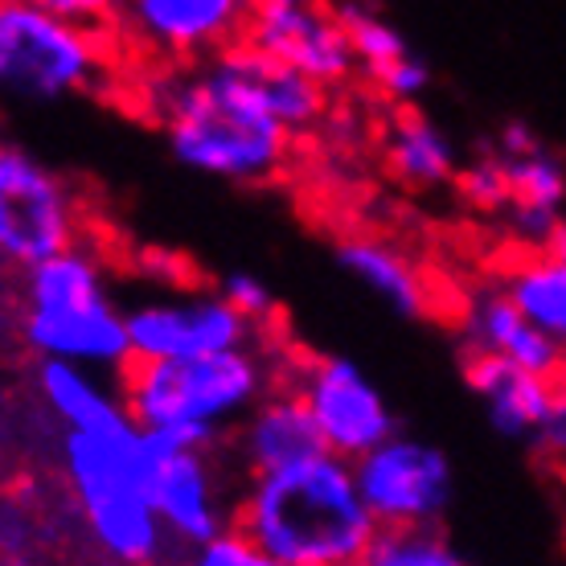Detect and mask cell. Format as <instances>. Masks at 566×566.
<instances>
[{"mask_svg":"<svg viewBox=\"0 0 566 566\" xmlns=\"http://www.w3.org/2000/svg\"><path fill=\"white\" fill-rule=\"evenodd\" d=\"M124 325H128V354L136 361H172V357L239 349V345L255 340L259 328L230 308L218 292L144 300L124 312Z\"/></svg>","mask_w":566,"mask_h":566,"instance_id":"11","label":"cell"},{"mask_svg":"<svg viewBox=\"0 0 566 566\" xmlns=\"http://www.w3.org/2000/svg\"><path fill=\"white\" fill-rule=\"evenodd\" d=\"M382 160H386V172L402 189H419V193L452 185L455 169H460V153H455L452 136L439 128L436 119L415 112V107H407L386 128Z\"/></svg>","mask_w":566,"mask_h":566,"instance_id":"19","label":"cell"},{"mask_svg":"<svg viewBox=\"0 0 566 566\" xmlns=\"http://www.w3.org/2000/svg\"><path fill=\"white\" fill-rule=\"evenodd\" d=\"M181 566H280L271 554H263L255 542L242 534L239 525H222L210 538L185 546Z\"/></svg>","mask_w":566,"mask_h":566,"instance_id":"26","label":"cell"},{"mask_svg":"<svg viewBox=\"0 0 566 566\" xmlns=\"http://www.w3.org/2000/svg\"><path fill=\"white\" fill-rule=\"evenodd\" d=\"M280 4H308V0H251V9H280Z\"/></svg>","mask_w":566,"mask_h":566,"instance_id":"30","label":"cell"},{"mask_svg":"<svg viewBox=\"0 0 566 566\" xmlns=\"http://www.w3.org/2000/svg\"><path fill=\"white\" fill-rule=\"evenodd\" d=\"M33 4L95 29H115V13H119V0H33Z\"/></svg>","mask_w":566,"mask_h":566,"instance_id":"28","label":"cell"},{"mask_svg":"<svg viewBox=\"0 0 566 566\" xmlns=\"http://www.w3.org/2000/svg\"><path fill=\"white\" fill-rule=\"evenodd\" d=\"M460 337H464L468 354L505 357L513 366L530 369V374H546V378L563 374V340L546 337L542 328L530 325L505 300L501 287H481L468 296L464 316H460Z\"/></svg>","mask_w":566,"mask_h":566,"instance_id":"15","label":"cell"},{"mask_svg":"<svg viewBox=\"0 0 566 566\" xmlns=\"http://www.w3.org/2000/svg\"><path fill=\"white\" fill-rule=\"evenodd\" d=\"M218 296L227 300L239 316H247L251 325H263V321H271V316L280 312V300H275V292L259 280L255 271H230V275H222V283H218Z\"/></svg>","mask_w":566,"mask_h":566,"instance_id":"27","label":"cell"},{"mask_svg":"<svg viewBox=\"0 0 566 566\" xmlns=\"http://www.w3.org/2000/svg\"><path fill=\"white\" fill-rule=\"evenodd\" d=\"M333 13L345 25L357 71L398 107H415L431 91V66L415 54L402 29L374 4V0H333Z\"/></svg>","mask_w":566,"mask_h":566,"instance_id":"14","label":"cell"},{"mask_svg":"<svg viewBox=\"0 0 566 566\" xmlns=\"http://www.w3.org/2000/svg\"><path fill=\"white\" fill-rule=\"evenodd\" d=\"M452 185L460 189V198L481 213H501L510 206V181H505V165H501L496 153H484L476 160L460 165Z\"/></svg>","mask_w":566,"mask_h":566,"instance_id":"25","label":"cell"},{"mask_svg":"<svg viewBox=\"0 0 566 566\" xmlns=\"http://www.w3.org/2000/svg\"><path fill=\"white\" fill-rule=\"evenodd\" d=\"M230 525L280 566H357L378 534L354 464L333 452L255 472L242 484Z\"/></svg>","mask_w":566,"mask_h":566,"instance_id":"2","label":"cell"},{"mask_svg":"<svg viewBox=\"0 0 566 566\" xmlns=\"http://www.w3.org/2000/svg\"><path fill=\"white\" fill-rule=\"evenodd\" d=\"M38 386H42L50 411L66 423V431H99V427L128 423L124 398L112 395V390L99 382V369L42 357Z\"/></svg>","mask_w":566,"mask_h":566,"instance_id":"20","label":"cell"},{"mask_svg":"<svg viewBox=\"0 0 566 566\" xmlns=\"http://www.w3.org/2000/svg\"><path fill=\"white\" fill-rule=\"evenodd\" d=\"M501 292L546 337H566V259L563 251H530L505 271Z\"/></svg>","mask_w":566,"mask_h":566,"instance_id":"21","label":"cell"},{"mask_svg":"<svg viewBox=\"0 0 566 566\" xmlns=\"http://www.w3.org/2000/svg\"><path fill=\"white\" fill-rule=\"evenodd\" d=\"M148 103L169 153L189 172L255 185L287 165L292 132L259 99L242 42L198 57V66L160 74L148 86Z\"/></svg>","mask_w":566,"mask_h":566,"instance_id":"1","label":"cell"},{"mask_svg":"<svg viewBox=\"0 0 566 566\" xmlns=\"http://www.w3.org/2000/svg\"><path fill=\"white\" fill-rule=\"evenodd\" d=\"M247 17L251 0H119L115 29L169 62H198L242 42Z\"/></svg>","mask_w":566,"mask_h":566,"instance_id":"13","label":"cell"},{"mask_svg":"<svg viewBox=\"0 0 566 566\" xmlns=\"http://www.w3.org/2000/svg\"><path fill=\"white\" fill-rule=\"evenodd\" d=\"M510 181V206H538V210H563L566 201V172L554 148L542 140H530L525 148L496 153Z\"/></svg>","mask_w":566,"mask_h":566,"instance_id":"23","label":"cell"},{"mask_svg":"<svg viewBox=\"0 0 566 566\" xmlns=\"http://www.w3.org/2000/svg\"><path fill=\"white\" fill-rule=\"evenodd\" d=\"M112 29L57 17L33 0H0V95L29 107L91 95L107 78Z\"/></svg>","mask_w":566,"mask_h":566,"instance_id":"6","label":"cell"},{"mask_svg":"<svg viewBox=\"0 0 566 566\" xmlns=\"http://www.w3.org/2000/svg\"><path fill=\"white\" fill-rule=\"evenodd\" d=\"M25 340L38 357L86 369L128 366V325L112 300L107 271L78 242L25 268Z\"/></svg>","mask_w":566,"mask_h":566,"instance_id":"5","label":"cell"},{"mask_svg":"<svg viewBox=\"0 0 566 566\" xmlns=\"http://www.w3.org/2000/svg\"><path fill=\"white\" fill-rule=\"evenodd\" d=\"M354 464L357 493L366 501L378 530L439 525L452 505V460L419 436L390 431L382 443L361 452Z\"/></svg>","mask_w":566,"mask_h":566,"instance_id":"8","label":"cell"},{"mask_svg":"<svg viewBox=\"0 0 566 566\" xmlns=\"http://www.w3.org/2000/svg\"><path fill=\"white\" fill-rule=\"evenodd\" d=\"M468 386L484 402L489 423L501 436L525 439V443L546 423V415L566 402L558 378L530 374V369L493 354H468Z\"/></svg>","mask_w":566,"mask_h":566,"instance_id":"16","label":"cell"},{"mask_svg":"<svg viewBox=\"0 0 566 566\" xmlns=\"http://www.w3.org/2000/svg\"><path fill=\"white\" fill-rule=\"evenodd\" d=\"M357 566H468L439 525L378 530Z\"/></svg>","mask_w":566,"mask_h":566,"instance_id":"24","label":"cell"},{"mask_svg":"<svg viewBox=\"0 0 566 566\" xmlns=\"http://www.w3.org/2000/svg\"><path fill=\"white\" fill-rule=\"evenodd\" d=\"M287 386L316 423L325 452L357 460L395 431V411L366 369L340 354H312L292 366Z\"/></svg>","mask_w":566,"mask_h":566,"instance_id":"9","label":"cell"},{"mask_svg":"<svg viewBox=\"0 0 566 566\" xmlns=\"http://www.w3.org/2000/svg\"><path fill=\"white\" fill-rule=\"evenodd\" d=\"M242 42L259 50V54L275 57L283 66L300 71L312 83L340 86L357 74L354 50L345 38L340 17L325 0H308V4H280V9H251Z\"/></svg>","mask_w":566,"mask_h":566,"instance_id":"12","label":"cell"},{"mask_svg":"<svg viewBox=\"0 0 566 566\" xmlns=\"http://www.w3.org/2000/svg\"><path fill=\"white\" fill-rule=\"evenodd\" d=\"M153 566H181V558H169V554H165V558H156Z\"/></svg>","mask_w":566,"mask_h":566,"instance_id":"31","label":"cell"},{"mask_svg":"<svg viewBox=\"0 0 566 566\" xmlns=\"http://www.w3.org/2000/svg\"><path fill=\"white\" fill-rule=\"evenodd\" d=\"M275 386V369L255 345L222 349L206 357L136 361L119 369L124 411L140 431L172 443L213 448L234 431L242 415Z\"/></svg>","mask_w":566,"mask_h":566,"instance_id":"3","label":"cell"},{"mask_svg":"<svg viewBox=\"0 0 566 566\" xmlns=\"http://www.w3.org/2000/svg\"><path fill=\"white\" fill-rule=\"evenodd\" d=\"M337 263L345 275H354L369 296H378L398 316H423L427 312V280L402 247L374 234H354L337 247Z\"/></svg>","mask_w":566,"mask_h":566,"instance_id":"18","label":"cell"},{"mask_svg":"<svg viewBox=\"0 0 566 566\" xmlns=\"http://www.w3.org/2000/svg\"><path fill=\"white\" fill-rule=\"evenodd\" d=\"M0 268H4V259H0Z\"/></svg>","mask_w":566,"mask_h":566,"instance_id":"32","label":"cell"},{"mask_svg":"<svg viewBox=\"0 0 566 566\" xmlns=\"http://www.w3.org/2000/svg\"><path fill=\"white\" fill-rule=\"evenodd\" d=\"M62 468L91 538L112 563L153 566L169 554L148 496V439L132 419L99 431H66Z\"/></svg>","mask_w":566,"mask_h":566,"instance_id":"4","label":"cell"},{"mask_svg":"<svg viewBox=\"0 0 566 566\" xmlns=\"http://www.w3.org/2000/svg\"><path fill=\"white\" fill-rule=\"evenodd\" d=\"M247 71H251V83H255L263 107H268L292 136L316 128V119L325 115V95H328L325 86L304 78L300 71L283 66V62H275V57L259 54L251 45H247Z\"/></svg>","mask_w":566,"mask_h":566,"instance_id":"22","label":"cell"},{"mask_svg":"<svg viewBox=\"0 0 566 566\" xmlns=\"http://www.w3.org/2000/svg\"><path fill=\"white\" fill-rule=\"evenodd\" d=\"M530 443H534V452L538 455H551V460H558V455L566 452V402L563 407H554L551 415H546V423L530 436Z\"/></svg>","mask_w":566,"mask_h":566,"instance_id":"29","label":"cell"},{"mask_svg":"<svg viewBox=\"0 0 566 566\" xmlns=\"http://www.w3.org/2000/svg\"><path fill=\"white\" fill-rule=\"evenodd\" d=\"M234 448H239V460L251 476L325 452L316 423L292 386H280V390L271 386L268 395L242 415L234 423Z\"/></svg>","mask_w":566,"mask_h":566,"instance_id":"17","label":"cell"},{"mask_svg":"<svg viewBox=\"0 0 566 566\" xmlns=\"http://www.w3.org/2000/svg\"><path fill=\"white\" fill-rule=\"evenodd\" d=\"M144 439H148V496L169 546L172 542L193 546L230 525V496L210 448L172 443L148 431Z\"/></svg>","mask_w":566,"mask_h":566,"instance_id":"10","label":"cell"},{"mask_svg":"<svg viewBox=\"0 0 566 566\" xmlns=\"http://www.w3.org/2000/svg\"><path fill=\"white\" fill-rule=\"evenodd\" d=\"M78 198L66 177L25 144L0 140V259L33 268L78 242Z\"/></svg>","mask_w":566,"mask_h":566,"instance_id":"7","label":"cell"}]
</instances>
